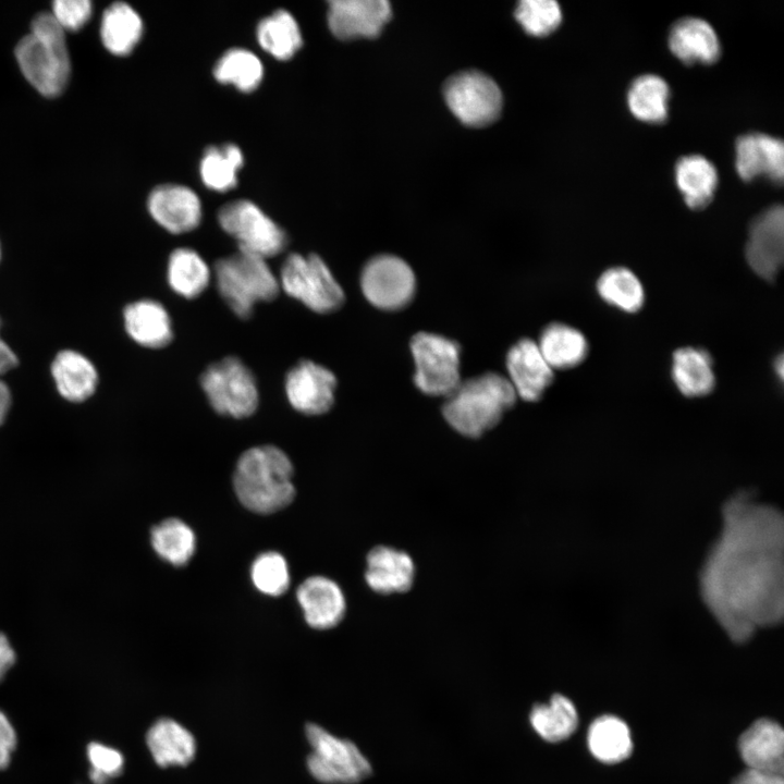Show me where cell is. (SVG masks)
Listing matches in <instances>:
<instances>
[{
    "mask_svg": "<svg viewBox=\"0 0 784 784\" xmlns=\"http://www.w3.org/2000/svg\"><path fill=\"white\" fill-rule=\"evenodd\" d=\"M148 209L157 223L174 234L194 230L201 219L198 196L183 185L163 184L156 187L148 197Z\"/></svg>",
    "mask_w": 784,
    "mask_h": 784,
    "instance_id": "18",
    "label": "cell"
},
{
    "mask_svg": "<svg viewBox=\"0 0 784 784\" xmlns=\"http://www.w3.org/2000/svg\"><path fill=\"white\" fill-rule=\"evenodd\" d=\"M211 270L191 248L174 249L168 260L167 280L173 292L185 298L199 296L208 286Z\"/></svg>",
    "mask_w": 784,
    "mask_h": 784,
    "instance_id": "30",
    "label": "cell"
},
{
    "mask_svg": "<svg viewBox=\"0 0 784 784\" xmlns=\"http://www.w3.org/2000/svg\"><path fill=\"white\" fill-rule=\"evenodd\" d=\"M212 271L220 296L241 319L252 316L256 303L273 301L280 291L267 259L243 250L218 259Z\"/></svg>",
    "mask_w": 784,
    "mask_h": 784,
    "instance_id": "5",
    "label": "cell"
},
{
    "mask_svg": "<svg viewBox=\"0 0 784 784\" xmlns=\"http://www.w3.org/2000/svg\"><path fill=\"white\" fill-rule=\"evenodd\" d=\"M587 743L595 758L604 763L626 759L633 749L628 726L614 715H602L589 726Z\"/></svg>",
    "mask_w": 784,
    "mask_h": 784,
    "instance_id": "32",
    "label": "cell"
},
{
    "mask_svg": "<svg viewBox=\"0 0 784 784\" xmlns=\"http://www.w3.org/2000/svg\"><path fill=\"white\" fill-rule=\"evenodd\" d=\"M296 597L307 624L317 629L336 626L346 610L340 586L324 576H310L297 588Z\"/></svg>",
    "mask_w": 784,
    "mask_h": 784,
    "instance_id": "19",
    "label": "cell"
},
{
    "mask_svg": "<svg viewBox=\"0 0 784 784\" xmlns=\"http://www.w3.org/2000/svg\"><path fill=\"white\" fill-rule=\"evenodd\" d=\"M279 284L289 296L318 314L333 313L345 301L342 286L316 254H290L281 266Z\"/></svg>",
    "mask_w": 784,
    "mask_h": 784,
    "instance_id": "6",
    "label": "cell"
},
{
    "mask_svg": "<svg viewBox=\"0 0 784 784\" xmlns=\"http://www.w3.org/2000/svg\"><path fill=\"white\" fill-rule=\"evenodd\" d=\"M142 32L140 16L127 3L114 2L102 15L100 36L111 53H130L140 39Z\"/></svg>",
    "mask_w": 784,
    "mask_h": 784,
    "instance_id": "31",
    "label": "cell"
},
{
    "mask_svg": "<svg viewBox=\"0 0 784 784\" xmlns=\"http://www.w3.org/2000/svg\"><path fill=\"white\" fill-rule=\"evenodd\" d=\"M250 577L254 586L262 593L278 597L283 595L290 585V573L286 560L275 551L259 554L252 564Z\"/></svg>",
    "mask_w": 784,
    "mask_h": 784,
    "instance_id": "39",
    "label": "cell"
},
{
    "mask_svg": "<svg viewBox=\"0 0 784 784\" xmlns=\"http://www.w3.org/2000/svg\"><path fill=\"white\" fill-rule=\"evenodd\" d=\"M91 764L90 779L96 784H103L108 779L118 776L123 770V756L114 748L91 743L87 749Z\"/></svg>",
    "mask_w": 784,
    "mask_h": 784,
    "instance_id": "41",
    "label": "cell"
},
{
    "mask_svg": "<svg viewBox=\"0 0 784 784\" xmlns=\"http://www.w3.org/2000/svg\"><path fill=\"white\" fill-rule=\"evenodd\" d=\"M51 14L64 30H76L90 17L91 4L87 0H58Z\"/></svg>",
    "mask_w": 784,
    "mask_h": 784,
    "instance_id": "42",
    "label": "cell"
},
{
    "mask_svg": "<svg viewBox=\"0 0 784 784\" xmlns=\"http://www.w3.org/2000/svg\"><path fill=\"white\" fill-rule=\"evenodd\" d=\"M11 392L8 385L0 379V425L4 421L11 406Z\"/></svg>",
    "mask_w": 784,
    "mask_h": 784,
    "instance_id": "47",
    "label": "cell"
},
{
    "mask_svg": "<svg viewBox=\"0 0 784 784\" xmlns=\"http://www.w3.org/2000/svg\"><path fill=\"white\" fill-rule=\"evenodd\" d=\"M532 728L544 740L558 743L569 737L578 724L574 703L556 694L550 702L536 705L529 715Z\"/></svg>",
    "mask_w": 784,
    "mask_h": 784,
    "instance_id": "33",
    "label": "cell"
},
{
    "mask_svg": "<svg viewBox=\"0 0 784 784\" xmlns=\"http://www.w3.org/2000/svg\"><path fill=\"white\" fill-rule=\"evenodd\" d=\"M262 74L260 60L253 52L241 48L228 50L213 68L217 81L233 84L246 93L254 90L260 84Z\"/></svg>",
    "mask_w": 784,
    "mask_h": 784,
    "instance_id": "38",
    "label": "cell"
},
{
    "mask_svg": "<svg viewBox=\"0 0 784 784\" xmlns=\"http://www.w3.org/2000/svg\"><path fill=\"white\" fill-rule=\"evenodd\" d=\"M365 298L382 310L407 306L416 292V278L407 262L393 255H378L368 260L360 273Z\"/></svg>",
    "mask_w": 784,
    "mask_h": 784,
    "instance_id": "12",
    "label": "cell"
},
{
    "mask_svg": "<svg viewBox=\"0 0 784 784\" xmlns=\"http://www.w3.org/2000/svg\"><path fill=\"white\" fill-rule=\"evenodd\" d=\"M782 573L780 515L748 497L732 500L700 574L703 602L732 640L780 620Z\"/></svg>",
    "mask_w": 784,
    "mask_h": 784,
    "instance_id": "1",
    "label": "cell"
},
{
    "mask_svg": "<svg viewBox=\"0 0 784 784\" xmlns=\"http://www.w3.org/2000/svg\"><path fill=\"white\" fill-rule=\"evenodd\" d=\"M774 366H775V371H776L777 376H779L780 379L782 380V379H783V372H784V371H783V370H784L783 355H779V356L776 357Z\"/></svg>",
    "mask_w": 784,
    "mask_h": 784,
    "instance_id": "48",
    "label": "cell"
},
{
    "mask_svg": "<svg viewBox=\"0 0 784 784\" xmlns=\"http://www.w3.org/2000/svg\"><path fill=\"white\" fill-rule=\"evenodd\" d=\"M599 296L624 313H637L645 303V290L638 277L628 268L612 267L597 281Z\"/></svg>",
    "mask_w": 784,
    "mask_h": 784,
    "instance_id": "34",
    "label": "cell"
},
{
    "mask_svg": "<svg viewBox=\"0 0 784 784\" xmlns=\"http://www.w3.org/2000/svg\"><path fill=\"white\" fill-rule=\"evenodd\" d=\"M745 256L749 267L764 280H773L784 258V209L774 205L750 223Z\"/></svg>",
    "mask_w": 784,
    "mask_h": 784,
    "instance_id": "13",
    "label": "cell"
},
{
    "mask_svg": "<svg viewBox=\"0 0 784 784\" xmlns=\"http://www.w3.org/2000/svg\"><path fill=\"white\" fill-rule=\"evenodd\" d=\"M391 16L385 0L329 1L328 25L338 38L375 37Z\"/></svg>",
    "mask_w": 784,
    "mask_h": 784,
    "instance_id": "16",
    "label": "cell"
},
{
    "mask_svg": "<svg viewBox=\"0 0 784 784\" xmlns=\"http://www.w3.org/2000/svg\"><path fill=\"white\" fill-rule=\"evenodd\" d=\"M64 29L51 13H40L32 22L15 57L25 78L44 96L56 97L70 77V57Z\"/></svg>",
    "mask_w": 784,
    "mask_h": 784,
    "instance_id": "4",
    "label": "cell"
},
{
    "mask_svg": "<svg viewBox=\"0 0 784 784\" xmlns=\"http://www.w3.org/2000/svg\"><path fill=\"white\" fill-rule=\"evenodd\" d=\"M200 387L211 407L221 415L245 418L259 404L256 378L236 356L210 364L200 376Z\"/></svg>",
    "mask_w": 784,
    "mask_h": 784,
    "instance_id": "7",
    "label": "cell"
},
{
    "mask_svg": "<svg viewBox=\"0 0 784 784\" xmlns=\"http://www.w3.org/2000/svg\"><path fill=\"white\" fill-rule=\"evenodd\" d=\"M150 541L155 552L175 566L188 563L195 552L196 538L183 520L170 517L154 526Z\"/></svg>",
    "mask_w": 784,
    "mask_h": 784,
    "instance_id": "35",
    "label": "cell"
},
{
    "mask_svg": "<svg viewBox=\"0 0 784 784\" xmlns=\"http://www.w3.org/2000/svg\"><path fill=\"white\" fill-rule=\"evenodd\" d=\"M243 162V154L234 144L210 146L200 161L201 180L213 191H229L236 185L237 171Z\"/></svg>",
    "mask_w": 784,
    "mask_h": 784,
    "instance_id": "37",
    "label": "cell"
},
{
    "mask_svg": "<svg viewBox=\"0 0 784 784\" xmlns=\"http://www.w3.org/2000/svg\"><path fill=\"white\" fill-rule=\"evenodd\" d=\"M15 745V731L4 713L0 711V770L9 765Z\"/></svg>",
    "mask_w": 784,
    "mask_h": 784,
    "instance_id": "43",
    "label": "cell"
},
{
    "mask_svg": "<svg viewBox=\"0 0 784 784\" xmlns=\"http://www.w3.org/2000/svg\"><path fill=\"white\" fill-rule=\"evenodd\" d=\"M124 327L139 345L161 348L173 339L172 321L162 304L154 299H140L128 304L123 311Z\"/></svg>",
    "mask_w": 784,
    "mask_h": 784,
    "instance_id": "23",
    "label": "cell"
},
{
    "mask_svg": "<svg viewBox=\"0 0 784 784\" xmlns=\"http://www.w3.org/2000/svg\"><path fill=\"white\" fill-rule=\"evenodd\" d=\"M257 39L267 52L279 60L290 59L302 46L299 27L285 10H278L259 22Z\"/></svg>",
    "mask_w": 784,
    "mask_h": 784,
    "instance_id": "36",
    "label": "cell"
},
{
    "mask_svg": "<svg viewBox=\"0 0 784 784\" xmlns=\"http://www.w3.org/2000/svg\"><path fill=\"white\" fill-rule=\"evenodd\" d=\"M507 380L517 396L527 402L541 399L553 381V369L543 358L537 342L517 341L506 354Z\"/></svg>",
    "mask_w": 784,
    "mask_h": 784,
    "instance_id": "15",
    "label": "cell"
},
{
    "mask_svg": "<svg viewBox=\"0 0 784 784\" xmlns=\"http://www.w3.org/2000/svg\"><path fill=\"white\" fill-rule=\"evenodd\" d=\"M336 378L324 366L303 359L286 373L284 389L291 406L305 415L327 413L334 403Z\"/></svg>",
    "mask_w": 784,
    "mask_h": 784,
    "instance_id": "14",
    "label": "cell"
},
{
    "mask_svg": "<svg viewBox=\"0 0 784 784\" xmlns=\"http://www.w3.org/2000/svg\"><path fill=\"white\" fill-rule=\"evenodd\" d=\"M732 784H784L783 775L747 769Z\"/></svg>",
    "mask_w": 784,
    "mask_h": 784,
    "instance_id": "44",
    "label": "cell"
},
{
    "mask_svg": "<svg viewBox=\"0 0 784 784\" xmlns=\"http://www.w3.org/2000/svg\"><path fill=\"white\" fill-rule=\"evenodd\" d=\"M674 173L676 185L689 208L702 209L709 205L718 185V172L706 157H682L675 164Z\"/></svg>",
    "mask_w": 784,
    "mask_h": 784,
    "instance_id": "28",
    "label": "cell"
},
{
    "mask_svg": "<svg viewBox=\"0 0 784 784\" xmlns=\"http://www.w3.org/2000/svg\"><path fill=\"white\" fill-rule=\"evenodd\" d=\"M414 383L425 394L448 396L460 384L461 346L445 336L418 332L409 343Z\"/></svg>",
    "mask_w": 784,
    "mask_h": 784,
    "instance_id": "9",
    "label": "cell"
},
{
    "mask_svg": "<svg viewBox=\"0 0 784 784\" xmlns=\"http://www.w3.org/2000/svg\"><path fill=\"white\" fill-rule=\"evenodd\" d=\"M672 379L682 394L688 397L705 396L715 385L710 354L702 348L682 347L672 358Z\"/></svg>",
    "mask_w": 784,
    "mask_h": 784,
    "instance_id": "26",
    "label": "cell"
},
{
    "mask_svg": "<svg viewBox=\"0 0 784 784\" xmlns=\"http://www.w3.org/2000/svg\"><path fill=\"white\" fill-rule=\"evenodd\" d=\"M146 743L155 762L161 767L186 765L195 756L196 742L183 725L171 719H160L148 730Z\"/></svg>",
    "mask_w": 784,
    "mask_h": 784,
    "instance_id": "24",
    "label": "cell"
},
{
    "mask_svg": "<svg viewBox=\"0 0 784 784\" xmlns=\"http://www.w3.org/2000/svg\"><path fill=\"white\" fill-rule=\"evenodd\" d=\"M671 52L686 64L715 62L721 46L713 27L700 17H684L671 27L669 39Z\"/></svg>",
    "mask_w": 784,
    "mask_h": 784,
    "instance_id": "21",
    "label": "cell"
},
{
    "mask_svg": "<svg viewBox=\"0 0 784 784\" xmlns=\"http://www.w3.org/2000/svg\"><path fill=\"white\" fill-rule=\"evenodd\" d=\"M58 392L68 401L83 402L91 396L98 383V373L91 362L78 352H59L51 365Z\"/></svg>",
    "mask_w": 784,
    "mask_h": 784,
    "instance_id": "25",
    "label": "cell"
},
{
    "mask_svg": "<svg viewBox=\"0 0 784 784\" xmlns=\"http://www.w3.org/2000/svg\"><path fill=\"white\" fill-rule=\"evenodd\" d=\"M735 168L744 181L764 175L781 184L784 176L783 142L763 133L739 136L735 143Z\"/></svg>",
    "mask_w": 784,
    "mask_h": 784,
    "instance_id": "17",
    "label": "cell"
},
{
    "mask_svg": "<svg viewBox=\"0 0 784 784\" xmlns=\"http://www.w3.org/2000/svg\"><path fill=\"white\" fill-rule=\"evenodd\" d=\"M294 468L278 446L257 445L237 460L233 485L240 502L249 511L271 514L283 510L295 498Z\"/></svg>",
    "mask_w": 784,
    "mask_h": 784,
    "instance_id": "2",
    "label": "cell"
},
{
    "mask_svg": "<svg viewBox=\"0 0 784 784\" xmlns=\"http://www.w3.org/2000/svg\"><path fill=\"white\" fill-rule=\"evenodd\" d=\"M15 662V652L7 636L0 633V682Z\"/></svg>",
    "mask_w": 784,
    "mask_h": 784,
    "instance_id": "45",
    "label": "cell"
},
{
    "mask_svg": "<svg viewBox=\"0 0 784 784\" xmlns=\"http://www.w3.org/2000/svg\"><path fill=\"white\" fill-rule=\"evenodd\" d=\"M306 737L311 747L309 773L326 784H354L371 774V765L354 743L339 738L323 727L308 723Z\"/></svg>",
    "mask_w": 784,
    "mask_h": 784,
    "instance_id": "8",
    "label": "cell"
},
{
    "mask_svg": "<svg viewBox=\"0 0 784 784\" xmlns=\"http://www.w3.org/2000/svg\"><path fill=\"white\" fill-rule=\"evenodd\" d=\"M218 222L237 242L238 250L268 259L286 246L284 231L249 200H234L222 206Z\"/></svg>",
    "mask_w": 784,
    "mask_h": 784,
    "instance_id": "10",
    "label": "cell"
},
{
    "mask_svg": "<svg viewBox=\"0 0 784 784\" xmlns=\"http://www.w3.org/2000/svg\"><path fill=\"white\" fill-rule=\"evenodd\" d=\"M366 563L365 579L373 591L390 595L411 588L415 565L406 552L379 546L368 553Z\"/></svg>",
    "mask_w": 784,
    "mask_h": 784,
    "instance_id": "22",
    "label": "cell"
},
{
    "mask_svg": "<svg viewBox=\"0 0 784 784\" xmlns=\"http://www.w3.org/2000/svg\"><path fill=\"white\" fill-rule=\"evenodd\" d=\"M670 87L656 74L636 77L627 91V105L630 113L646 123H662L669 114Z\"/></svg>",
    "mask_w": 784,
    "mask_h": 784,
    "instance_id": "29",
    "label": "cell"
},
{
    "mask_svg": "<svg viewBox=\"0 0 784 784\" xmlns=\"http://www.w3.org/2000/svg\"><path fill=\"white\" fill-rule=\"evenodd\" d=\"M515 17L529 35L540 37L559 27L562 12L553 0H523L515 10Z\"/></svg>",
    "mask_w": 784,
    "mask_h": 784,
    "instance_id": "40",
    "label": "cell"
},
{
    "mask_svg": "<svg viewBox=\"0 0 784 784\" xmlns=\"http://www.w3.org/2000/svg\"><path fill=\"white\" fill-rule=\"evenodd\" d=\"M537 345L552 369L578 366L589 350L587 339L579 330L561 322L548 324L541 331Z\"/></svg>",
    "mask_w": 784,
    "mask_h": 784,
    "instance_id": "27",
    "label": "cell"
},
{
    "mask_svg": "<svg viewBox=\"0 0 784 784\" xmlns=\"http://www.w3.org/2000/svg\"><path fill=\"white\" fill-rule=\"evenodd\" d=\"M738 749L747 769L783 775L784 734L775 721L754 722L740 735Z\"/></svg>",
    "mask_w": 784,
    "mask_h": 784,
    "instance_id": "20",
    "label": "cell"
},
{
    "mask_svg": "<svg viewBox=\"0 0 784 784\" xmlns=\"http://www.w3.org/2000/svg\"><path fill=\"white\" fill-rule=\"evenodd\" d=\"M445 101L454 115L469 126L493 122L501 112L502 94L493 79L481 72H461L444 85Z\"/></svg>",
    "mask_w": 784,
    "mask_h": 784,
    "instance_id": "11",
    "label": "cell"
},
{
    "mask_svg": "<svg viewBox=\"0 0 784 784\" xmlns=\"http://www.w3.org/2000/svg\"><path fill=\"white\" fill-rule=\"evenodd\" d=\"M1 327V320H0ZM17 357L11 347L0 336V375L10 371L17 366Z\"/></svg>",
    "mask_w": 784,
    "mask_h": 784,
    "instance_id": "46",
    "label": "cell"
},
{
    "mask_svg": "<svg viewBox=\"0 0 784 784\" xmlns=\"http://www.w3.org/2000/svg\"><path fill=\"white\" fill-rule=\"evenodd\" d=\"M507 378L487 372L461 381L446 396L442 413L458 433L476 438L493 428L516 402Z\"/></svg>",
    "mask_w": 784,
    "mask_h": 784,
    "instance_id": "3",
    "label": "cell"
}]
</instances>
